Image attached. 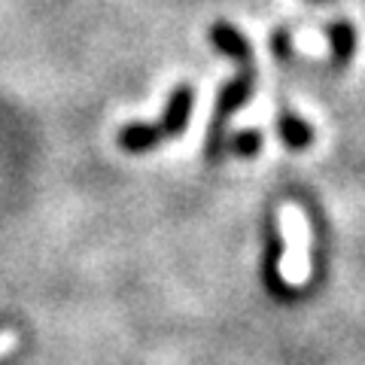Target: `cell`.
I'll list each match as a JSON object with an SVG mask.
<instances>
[{"label": "cell", "instance_id": "obj_5", "mask_svg": "<svg viewBox=\"0 0 365 365\" xmlns=\"http://www.w3.org/2000/svg\"><path fill=\"white\" fill-rule=\"evenodd\" d=\"M283 137H287L292 146H307L311 143V128H304L295 116H287L283 119Z\"/></svg>", "mask_w": 365, "mask_h": 365}, {"label": "cell", "instance_id": "obj_6", "mask_svg": "<svg viewBox=\"0 0 365 365\" xmlns=\"http://www.w3.org/2000/svg\"><path fill=\"white\" fill-rule=\"evenodd\" d=\"M335 43H338V55L341 58H350L353 49V31L347 25H335Z\"/></svg>", "mask_w": 365, "mask_h": 365}, {"label": "cell", "instance_id": "obj_2", "mask_svg": "<svg viewBox=\"0 0 365 365\" xmlns=\"http://www.w3.org/2000/svg\"><path fill=\"white\" fill-rule=\"evenodd\" d=\"M189 104H192V98H189V91L186 88H180L174 101H170V110H168V116H165V125L158 128V134H174L182 128V122H186L189 116Z\"/></svg>", "mask_w": 365, "mask_h": 365}, {"label": "cell", "instance_id": "obj_4", "mask_svg": "<svg viewBox=\"0 0 365 365\" xmlns=\"http://www.w3.org/2000/svg\"><path fill=\"white\" fill-rule=\"evenodd\" d=\"M158 128H146V125H131L128 131H122V143L128 146V150H146V146H153L158 140Z\"/></svg>", "mask_w": 365, "mask_h": 365}, {"label": "cell", "instance_id": "obj_7", "mask_svg": "<svg viewBox=\"0 0 365 365\" xmlns=\"http://www.w3.org/2000/svg\"><path fill=\"white\" fill-rule=\"evenodd\" d=\"M235 150L237 153H244V155H253L259 150V137L256 134H247V137H237V143H235Z\"/></svg>", "mask_w": 365, "mask_h": 365}, {"label": "cell", "instance_id": "obj_3", "mask_svg": "<svg viewBox=\"0 0 365 365\" xmlns=\"http://www.w3.org/2000/svg\"><path fill=\"white\" fill-rule=\"evenodd\" d=\"M213 40L220 43V49H225V52H232V55H237L244 64H250V49H247V43H244V37L237 34L235 28H228V25H216L213 28Z\"/></svg>", "mask_w": 365, "mask_h": 365}, {"label": "cell", "instance_id": "obj_1", "mask_svg": "<svg viewBox=\"0 0 365 365\" xmlns=\"http://www.w3.org/2000/svg\"><path fill=\"white\" fill-rule=\"evenodd\" d=\"M280 235H283V259L280 277L289 287H304L311 277V225L302 207L283 204L280 207Z\"/></svg>", "mask_w": 365, "mask_h": 365}]
</instances>
